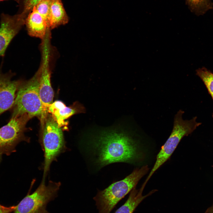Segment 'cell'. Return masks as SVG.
Wrapping results in <instances>:
<instances>
[{"mask_svg":"<svg viewBox=\"0 0 213 213\" xmlns=\"http://www.w3.org/2000/svg\"><path fill=\"white\" fill-rule=\"evenodd\" d=\"M139 144L131 132L113 129L101 131L89 145L95 157L94 163L100 168L115 162L141 161L144 156Z\"/></svg>","mask_w":213,"mask_h":213,"instance_id":"cell-1","label":"cell"},{"mask_svg":"<svg viewBox=\"0 0 213 213\" xmlns=\"http://www.w3.org/2000/svg\"><path fill=\"white\" fill-rule=\"evenodd\" d=\"M149 170L147 165L136 168L123 179L113 183L103 190H98L93 199L98 213H110L117 203L136 187Z\"/></svg>","mask_w":213,"mask_h":213,"instance_id":"cell-2","label":"cell"},{"mask_svg":"<svg viewBox=\"0 0 213 213\" xmlns=\"http://www.w3.org/2000/svg\"><path fill=\"white\" fill-rule=\"evenodd\" d=\"M184 112L180 109L175 115L171 133L157 156L155 164L143 184L146 185L154 172L171 156L181 140L192 133L201 124L196 121L197 117L184 120Z\"/></svg>","mask_w":213,"mask_h":213,"instance_id":"cell-3","label":"cell"},{"mask_svg":"<svg viewBox=\"0 0 213 213\" xmlns=\"http://www.w3.org/2000/svg\"><path fill=\"white\" fill-rule=\"evenodd\" d=\"M39 69L28 81L22 82L12 106L11 117L26 114L30 119L41 117L42 104L39 94Z\"/></svg>","mask_w":213,"mask_h":213,"instance_id":"cell-4","label":"cell"},{"mask_svg":"<svg viewBox=\"0 0 213 213\" xmlns=\"http://www.w3.org/2000/svg\"><path fill=\"white\" fill-rule=\"evenodd\" d=\"M42 144L44 152L43 175L45 180L51 162L64 148L62 131L51 115L48 114L42 127Z\"/></svg>","mask_w":213,"mask_h":213,"instance_id":"cell-5","label":"cell"},{"mask_svg":"<svg viewBox=\"0 0 213 213\" xmlns=\"http://www.w3.org/2000/svg\"><path fill=\"white\" fill-rule=\"evenodd\" d=\"M42 181L32 194L28 193L16 206L14 213H38L57 196L61 184L50 181L48 185Z\"/></svg>","mask_w":213,"mask_h":213,"instance_id":"cell-6","label":"cell"},{"mask_svg":"<svg viewBox=\"0 0 213 213\" xmlns=\"http://www.w3.org/2000/svg\"><path fill=\"white\" fill-rule=\"evenodd\" d=\"M29 119L26 114L11 117L7 125L0 128V156L9 155L16 151L20 142L28 140L24 133Z\"/></svg>","mask_w":213,"mask_h":213,"instance_id":"cell-7","label":"cell"},{"mask_svg":"<svg viewBox=\"0 0 213 213\" xmlns=\"http://www.w3.org/2000/svg\"><path fill=\"white\" fill-rule=\"evenodd\" d=\"M51 0H43L34 7L25 22L28 35L43 39L49 29Z\"/></svg>","mask_w":213,"mask_h":213,"instance_id":"cell-8","label":"cell"},{"mask_svg":"<svg viewBox=\"0 0 213 213\" xmlns=\"http://www.w3.org/2000/svg\"><path fill=\"white\" fill-rule=\"evenodd\" d=\"M49 50L48 46L42 47V59L40 71L39 87L40 97L42 104V112L40 117L41 126L48 114V109L53 102L54 92L51 82V71L49 64Z\"/></svg>","mask_w":213,"mask_h":213,"instance_id":"cell-9","label":"cell"},{"mask_svg":"<svg viewBox=\"0 0 213 213\" xmlns=\"http://www.w3.org/2000/svg\"><path fill=\"white\" fill-rule=\"evenodd\" d=\"M26 18L21 14L12 16L2 15L0 25V56H4L11 41L25 24Z\"/></svg>","mask_w":213,"mask_h":213,"instance_id":"cell-10","label":"cell"},{"mask_svg":"<svg viewBox=\"0 0 213 213\" xmlns=\"http://www.w3.org/2000/svg\"><path fill=\"white\" fill-rule=\"evenodd\" d=\"M14 75L11 72L4 74L0 71V115L12 107L22 82L11 80Z\"/></svg>","mask_w":213,"mask_h":213,"instance_id":"cell-11","label":"cell"},{"mask_svg":"<svg viewBox=\"0 0 213 213\" xmlns=\"http://www.w3.org/2000/svg\"><path fill=\"white\" fill-rule=\"evenodd\" d=\"M85 112V108L78 102H75L72 106L68 107L60 101L53 102L48 109V113L51 114L53 119L61 127L66 125L65 121L70 117L76 114Z\"/></svg>","mask_w":213,"mask_h":213,"instance_id":"cell-12","label":"cell"},{"mask_svg":"<svg viewBox=\"0 0 213 213\" xmlns=\"http://www.w3.org/2000/svg\"><path fill=\"white\" fill-rule=\"evenodd\" d=\"M145 186L143 185L139 189L134 188L130 191L125 202L117 209L114 213H133L136 208L145 198L152 195L156 190H154L147 194L143 195L142 193Z\"/></svg>","mask_w":213,"mask_h":213,"instance_id":"cell-13","label":"cell"},{"mask_svg":"<svg viewBox=\"0 0 213 213\" xmlns=\"http://www.w3.org/2000/svg\"><path fill=\"white\" fill-rule=\"evenodd\" d=\"M68 17L61 0H51L50 7L49 29H53L68 22Z\"/></svg>","mask_w":213,"mask_h":213,"instance_id":"cell-14","label":"cell"},{"mask_svg":"<svg viewBox=\"0 0 213 213\" xmlns=\"http://www.w3.org/2000/svg\"><path fill=\"white\" fill-rule=\"evenodd\" d=\"M191 11L197 15H203L213 9L211 0H185Z\"/></svg>","mask_w":213,"mask_h":213,"instance_id":"cell-15","label":"cell"},{"mask_svg":"<svg viewBox=\"0 0 213 213\" xmlns=\"http://www.w3.org/2000/svg\"><path fill=\"white\" fill-rule=\"evenodd\" d=\"M196 74L204 83L213 100V73L203 67L196 70Z\"/></svg>","mask_w":213,"mask_h":213,"instance_id":"cell-16","label":"cell"},{"mask_svg":"<svg viewBox=\"0 0 213 213\" xmlns=\"http://www.w3.org/2000/svg\"><path fill=\"white\" fill-rule=\"evenodd\" d=\"M43 0H24L23 9L21 14L26 17L33 7Z\"/></svg>","mask_w":213,"mask_h":213,"instance_id":"cell-17","label":"cell"},{"mask_svg":"<svg viewBox=\"0 0 213 213\" xmlns=\"http://www.w3.org/2000/svg\"><path fill=\"white\" fill-rule=\"evenodd\" d=\"M16 206L6 207L0 204V213H10L14 211Z\"/></svg>","mask_w":213,"mask_h":213,"instance_id":"cell-18","label":"cell"},{"mask_svg":"<svg viewBox=\"0 0 213 213\" xmlns=\"http://www.w3.org/2000/svg\"><path fill=\"white\" fill-rule=\"evenodd\" d=\"M205 213H213V204L211 207L207 209Z\"/></svg>","mask_w":213,"mask_h":213,"instance_id":"cell-19","label":"cell"},{"mask_svg":"<svg viewBox=\"0 0 213 213\" xmlns=\"http://www.w3.org/2000/svg\"><path fill=\"white\" fill-rule=\"evenodd\" d=\"M38 213H50L46 209V208H43Z\"/></svg>","mask_w":213,"mask_h":213,"instance_id":"cell-20","label":"cell"},{"mask_svg":"<svg viewBox=\"0 0 213 213\" xmlns=\"http://www.w3.org/2000/svg\"><path fill=\"white\" fill-rule=\"evenodd\" d=\"M2 159V156H0V163Z\"/></svg>","mask_w":213,"mask_h":213,"instance_id":"cell-21","label":"cell"},{"mask_svg":"<svg viewBox=\"0 0 213 213\" xmlns=\"http://www.w3.org/2000/svg\"><path fill=\"white\" fill-rule=\"evenodd\" d=\"M3 0H0V1H3Z\"/></svg>","mask_w":213,"mask_h":213,"instance_id":"cell-22","label":"cell"}]
</instances>
